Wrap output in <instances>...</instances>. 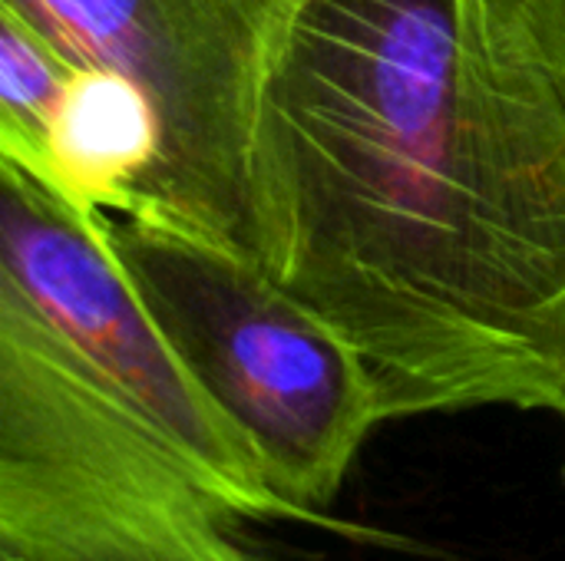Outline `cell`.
I'll return each instance as SVG.
<instances>
[{"label":"cell","instance_id":"cell-1","mask_svg":"<svg viewBox=\"0 0 565 561\" xmlns=\"http://www.w3.org/2000/svg\"><path fill=\"white\" fill-rule=\"evenodd\" d=\"M245 251L367 367L381 420H565V69L526 0H288Z\"/></svg>","mask_w":565,"mask_h":561},{"label":"cell","instance_id":"cell-2","mask_svg":"<svg viewBox=\"0 0 565 561\" xmlns=\"http://www.w3.org/2000/svg\"><path fill=\"white\" fill-rule=\"evenodd\" d=\"M175 443L0 274V552L262 561Z\"/></svg>","mask_w":565,"mask_h":561},{"label":"cell","instance_id":"cell-3","mask_svg":"<svg viewBox=\"0 0 565 561\" xmlns=\"http://www.w3.org/2000/svg\"><path fill=\"white\" fill-rule=\"evenodd\" d=\"M103 241L202 393L248 440L265 483L324 519L384 423L364 360L242 248L166 215H106Z\"/></svg>","mask_w":565,"mask_h":561},{"label":"cell","instance_id":"cell-4","mask_svg":"<svg viewBox=\"0 0 565 561\" xmlns=\"http://www.w3.org/2000/svg\"><path fill=\"white\" fill-rule=\"evenodd\" d=\"M79 66L136 83L159 119L162 169L146 215L245 251L248 145L288 0H3Z\"/></svg>","mask_w":565,"mask_h":561},{"label":"cell","instance_id":"cell-5","mask_svg":"<svg viewBox=\"0 0 565 561\" xmlns=\"http://www.w3.org/2000/svg\"><path fill=\"white\" fill-rule=\"evenodd\" d=\"M0 274L103 370L189 460L199 483L235 516L318 526L262 476L248 440L202 393L136 298L103 241V218L79 212L36 175L0 162Z\"/></svg>","mask_w":565,"mask_h":561},{"label":"cell","instance_id":"cell-6","mask_svg":"<svg viewBox=\"0 0 565 561\" xmlns=\"http://www.w3.org/2000/svg\"><path fill=\"white\" fill-rule=\"evenodd\" d=\"M162 169V132L149 96L119 73L79 66L46 139L40 182L89 218H132L152 205Z\"/></svg>","mask_w":565,"mask_h":561},{"label":"cell","instance_id":"cell-7","mask_svg":"<svg viewBox=\"0 0 565 561\" xmlns=\"http://www.w3.org/2000/svg\"><path fill=\"white\" fill-rule=\"evenodd\" d=\"M76 69L63 46L0 0V162L43 179L50 126Z\"/></svg>","mask_w":565,"mask_h":561},{"label":"cell","instance_id":"cell-8","mask_svg":"<svg viewBox=\"0 0 565 561\" xmlns=\"http://www.w3.org/2000/svg\"><path fill=\"white\" fill-rule=\"evenodd\" d=\"M526 7L543 43L565 69V0H526Z\"/></svg>","mask_w":565,"mask_h":561}]
</instances>
